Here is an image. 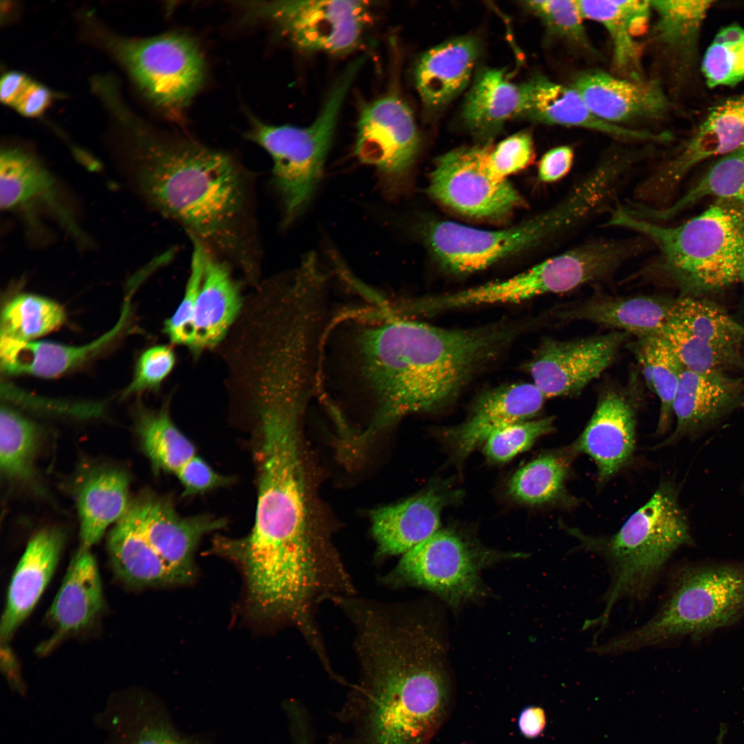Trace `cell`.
I'll return each mask as SVG.
<instances>
[{
  "mask_svg": "<svg viewBox=\"0 0 744 744\" xmlns=\"http://www.w3.org/2000/svg\"><path fill=\"white\" fill-rule=\"evenodd\" d=\"M258 419L253 527L242 538L215 539L214 547L241 570L250 610L265 615L291 614L324 595L335 581L330 576L335 575L323 566L311 533L300 415L270 409Z\"/></svg>",
  "mask_w": 744,
  "mask_h": 744,
  "instance_id": "obj_1",
  "label": "cell"
},
{
  "mask_svg": "<svg viewBox=\"0 0 744 744\" xmlns=\"http://www.w3.org/2000/svg\"><path fill=\"white\" fill-rule=\"evenodd\" d=\"M519 331V325L502 322L446 329L392 313L355 328L353 373L376 408L356 443L367 442L408 415L451 402Z\"/></svg>",
  "mask_w": 744,
  "mask_h": 744,
  "instance_id": "obj_2",
  "label": "cell"
},
{
  "mask_svg": "<svg viewBox=\"0 0 744 744\" xmlns=\"http://www.w3.org/2000/svg\"><path fill=\"white\" fill-rule=\"evenodd\" d=\"M133 149L128 174L143 201L257 281L262 258L251 172L230 154L187 138L141 135Z\"/></svg>",
  "mask_w": 744,
  "mask_h": 744,
  "instance_id": "obj_3",
  "label": "cell"
},
{
  "mask_svg": "<svg viewBox=\"0 0 744 744\" xmlns=\"http://www.w3.org/2000/svg\"><path fill=\"white\" fill-rule=\"evenodd\" d=\"M366 612L358 619L361 680L342 718L355 744H429L451 702L443 643L422 620Z\"/></svg>",
  "mask_w": 744,
  "mask_h": 744,
  "instance_id": "obj_4",
  "label": "cell"
},
{
  "mask_svg": "<svg viewBox=\"0 0 744 744\" xmlns=\"http://www.w3.org/2000/svg\"><path fill=\"white\" fill-rule=\"evenodd\" d=\"M603 225L631 231L650 242L657 254L641 271L673 284L682 295L699 296L738 281L744 205L717 200L701 214L670 226L636 218L619 203Z\"/></svg>",
  "mask_w": 744,
  "mask_h": 744,
  "instance_id": "obj_5",
  "label": "cell"
},
{
  "mask_svg": "<svg viewBox=\"0 0 744 744\" xmlns=\"http://www.w3.org/2000/svg\"><path fill=\"white\" fill-rule=\"evenodd\" d=\"M567 531L578 540L579 549L605 561L610 575L601 612L582 626L583 630L594 631V640L608 625L616 604L645 601L674 553L692 543L678 488L670 481L661 482L648 501L612 535L595 537L573 528Z\"/></svg>",
  "mask_w": 744,
  "mask_h": 744,
  "instance_id": "obj_6",
  "label": "cell"
},
{
  "mask_svg": "<svg viewBox=\"0 0 744 744\" xmlns=\"http://www.w3.org/2000/svg\"><path fill=\"white\" fill-rule=\"evenodd\" d=\"M744 619V563L681 565L671 572L654 614L645 622L592 645L598 656H616L698 639Z\"/></svg>",
  "mask_w": 744,
  "mask_h": 744,
  "instance_id": "obj_7",
  "label": "cell"
},
{
  "mask_svg": "<svg viewBox=\"0 0 744 744\" xmlns=\"http://www.w3.org/2000/svg\"><path fill=\"white\" fill-rule=\"evenodd\" d=\"M606 200L592 180L581 178L555 205L513 227L484 230L451 221L429 224L426 240L447 271H478L510 255L570 237L605 213Z\"/></svg>",
  "mask_w": 744,
  "mask_h": 744,
  "instance_id": "obj_8",
  "label": "cell"
},
{
  "mask_svg": "<svg viewBox=\"0 0 744 744\" xmlns=\"http://www.w3.org/2000/svg\"><path fill=\"white\" fill-rule=\"evenodd\" d=\"M364 61L363 57L358 58L345 68L309 125L252 121L246 136L272 160V182L281 199L285 225L292 222L311 198L322 176L342 103Z\"/></svg>",
  "mask_w": 744,
  "mask_h": 744,
  "instance_id": "obj_9",
  "label": "cell"
},
{
  "mask_svg": "<svg viewBox=\"0 0 744 744\" xmlns=\"http://www.w3.org/2000/svg\"><path fill=\"white\" fill-rule=\"evenodd\" d=\"M637 255L631 238L590 239L511 278L451 293L447 303L453 309L568 292L609 278Z\"/></svg>",
  "mask_w": 744,
  "mask_h": 744,
  "instance_id": "obj_10",
  "label": "cell"
},
{
  "mask_svg": "<svg viewBox=\"0 0 744 744\" xmlns=\"http://www.w3.org/2000/svg\"><path fill=\"white\" fill-rule=\"evenodd\" d=\"M517 557L471 544L450 530L439 529L402 555L394 572L401 584L428 590L457 608L486 595L482 572Z\"/></svg>",
  "mask_w": 744,
  "mask_h": 744,
  "instance_id": "obj_11",
  "label": "cell"
},
{
  "mask_svg": "<svg viewBox=\"0 0 744 744\" xmlns=\"http://www.w3.org/2000/svg\"><path fill=\"white\" fill-rule=\"evenodd\" d=\"M371 2L353 0L273 1L245 7L270 22L297 50L343 55L362 43L371 21Z\"/></svg>",
  "mask_w": 744,
  "mask_h": 744,
  "instance_id": "obj_12",
  "label": "cell"
},
{
  "mask_svg": "<svg viewBox=\"0 0 744 744\" xmlns=\"http://www.w3.org/2000/svg\"><path fill=\"white\" fill-rule=\"evenodd\" d=\"M114 50L138 86L168 112L181 111L203 83V54L185 35L168 33L121 41Z\"/></svg>",
  "mask_w": 744,
  "mask_h": 744,
  "instance_id": "obj_13",
  "label": "cell"
},
{
  "mask_svg": "<svg viewBox=\"0 0 744 744\" xmlns=\"http://www.w3.org/2000/svg\"><path fill=\"white\" fill-rule=\"evenodd\" d=\"M490 148L488 144L465 147L440 156L430 174L431 196L464 216L490 220H501L521 206L523 198L513 186L488 171Z\"/></svg>",
  "mask_w": 744,
  "mask_h": 744,
  "instance_id": "obj_14",
  "label": "cell"
},
{
  "mask_svg": "<svg viewBox=\"0 0 744 744\" xmlns=\"http://www.w3.org/2000/svg\"><path fill=\"white\" fill-rule=\"evenodd\" d=\"M356 132L355 156L375 168L388 196L395 194L420 148L411 110L396 94L380 97L362 107Z\"/></svg>",
  "mask_w": 744,
  "mask_h": 744,
  "instance_id": "obj_15",
  "label": "cell"
},
{
  "mask_svg": "<svg viewBox=\"0 0 744 744\" xmlns=\"http://www.w3.org/2000/svg\"><path fill=\"white\" fill-rule=\"evenodd\" d=\"M743 145L744 92L713 107L676 154L639 183L634 195L645 205L664 207L668 198L693 167Z\"/></svg>",
  "mask_w": 744,
  "mask_h": 744,
  "instance_id": "obj_16",
  "label": "cell"
},
{
  "mask_svg": "<svg viewBox=\"0 0 744 744\" xmlns=\"http://www.w3.org/2000/svg\"><path fill=\"white\" fill-rule=\"evenodd\" d=\"M630 335L614 331L567 340L545 338L524 369L546 399L574 396L613 363Z\"/></svg>",
  "mask_w": 744,
  "mask_h": 744,
  "instance_id": "obj_17",
  "label": "cell"
},
{
  "mask_svg": "<svg viewBox=\"0 0 744 744\" xmlns=\"http://www.w3.org/2000/svg\"><path fill=\"white\" fill-rule=\"evenodd\" d=\"M0 204L2 210L20 213L33 225L37 212L54 219L72 237H86L56 177L32 154L17 148L0 156Z\"/></svg>",
  "mask_w": 744,
  "mask_h": 744,
  "instance_id": "obj_18",
  "label": "cell"
},
{
  "mask_svg": "<svg viewBox=\"0 0 744 744\" xmlns=\"http://www.w3.org/2000/svg\"><path fill=\"white\" fill-rule=\"evenodd\" d=\"M139 528L179 584L196 575L194 553L205 535L221 529L226 521L209 514L182 516L165 496L144 493L132 501Z\"/></svg>",
  "mask_w": 744,
  "mask_h": 744,
  "instance_id": "obj_19",
  "label": "cell"
},
{
  "mask_svg": "<svg viewBox=\"0 0 744 744\" xmlns=\"http://www.w3.org/2000/svg\"><path fill=\"white\" fill-rule=\"evenodd\" d=\"M136 428L154 470L174 475L185 495L203 494L231 482L197 454L194 445L172 421L166 405L158 411L138 409Z\"/></svg>",
  "mask_w": 744,
  "mask_h": 744,
  "instance_id": "obj_20",
  "label": "cell"
},
{
  "mask_svg": "<svg viewBox=\"0 0 744 744\" xmlns=\"http://www.w3.org/2000/svg\"><path fill=\"white\" fill-rule=\"evenodd\" d=\"M590 112L611 125H628L662 118L670 101L660 79L634 81L602 70L579 72L570 85Z\"/></svg>",
  "mask_w": 744,
  "mask_h": 744,
  "instance_id": "obj_21",
  "label": "cell"
},
{
  "mask_svg": "<svg viewBox=\"0 0 744 744\" xmlns=\"http://www.w3.org/2000/svg\"><path fill=\"white\" fill-rule=\"evenodd\" d=\"M743 406V377L684 369L673 403L674 430L654 448L695 437Z\"/></svg>",
  "mask_w": 744,
  "mask_h": 744,
  "instance_id": "obj_22",
  "label": "cell"
},
{
  "mask_svg": "<svg viewBox=\"0 0 744 744\" xmlns=\"http://www.w3.org/2000/svg\"><path fill=\"white\" fill-rule=\"evenodd\" d=\"M521 85L524 94L522 115L533 121L594 131L623 142L655 144L668 140L664 133L614 125L597 118L570 85L541 75Z\"/></svg>",
  "mask_w": 744,
  "mask_h": 744,
  "instance_id": "obj_23",
  "label": "cell"
},
{
  "mask_svg": "<svg viewBox=\"0 0 744 744\" xmlns=\"http://www.w3.org/2000/svg\"><path fill=\"white\" fill-rule=\"evenodd\" d=\"M637 409L623 392L608 391L599 397L583 432L570 446L595 463L600 481H606L630 462L635 448Z\"/></svg>",
  "mask_w": 744,
  "mask_h": 744,
  "instance_id": "obj_24",
  "label": "cell"
},
{
  "mask_svg": "<svg viewBox=\"0 0 744 744\" xmlns=\"http://www.w3.org/2000/svg\"><path fill=\"white\" fill-rule=\"evenodd\" d=\"M64 540L61 530L48 528L29 541L9 585L0 626L2 642H8L35 607L56 570Z\"/></svg>",
  "mask_w": 744,
  "mask_h": 744,
  "instance_id": "obj_25",
  "label": "cell"
},
{
  "mask_svg": "<svg viewBox=\"0 0 744 744\" xmlns=\"http://www.w3.org/2000/svg\"><path fill=\"white\" fill-rule=\"evenodd\" d=\"M125 302L117 323L92 342L70 346L47 341H22L0 336L1 369L7 375L43 378L61 376L95 357L120 334L130 312Z\"/></svg>",
  "mask_w": 744,
  "mask_h": 744,
  "instance_id": "obj_26",
  "label": "cell"
},
{
  "mask_svg": "<svg viewBox=\"0 0 744 744\" xmlns=\"http://www.w3.org/2000/svg\"><path fill=\"white\" fill-rule=\"evenodd\" d=\"M546 399L533 382L502 385L485 392L476 402L468 419L451 431L457 452L467 455L496 431L533 419Z\"/></svg>",
  "mask_w": 744,
  "mask_h": 744,
  "instance_id": "obj_27",
  "label": "cell"
},
{
  "mask_svg": "<svg viewBox=\"0 0 744 744\" xmlns=\"http://www.w3.org/2000/svg\"><path fill=\"white\" fill-rule=\"evenodd\" d=\"M578 3L583 18L599 23L610 37L613 74L634 81L646 79L643 45L638 39L650 27L653 14L650 0H578Z\"/></svg>",
  "mask_w": 744,
  "mask_h": 744,
  "instance_id": "obj_28",
  "label": "cell"
},
{
  "mask_svg": "<svg viewBox=\"0 0 744 744\" xmlns=\"http://www.w3.org/2000/svg\"><path fill=\"white\" fill-rule=\"evenodd\" d=\"M676 298L661 295L600 296L559 310L564 321H587L634 335L658 334L670 320Z\"/></svg>",
  "mask_w": 744,
  "mask_h": 744,
  "instance_id": "obj_29",
  "label": "cell"
},
{
  "mask_svg": "<svg viewBox=\"0 0 744 744\" xmlns=\"http://www.w3.org/2000/svg\"><path fill=\"white\" fill-rule=\"evenodd\" d=\"M103 602L96 561L90 549L80 547L48 612L55 633L40 651L46 652L62 637L86 628L101 611Z\"/></svg>",
  "mask_w": 744,
  "mask_h": 744,
  "instance_id": "obj_30",
  "label": "cell"
},
{
  "mask_svg": "<svg viewBox=\"0 0 744 744\" xmlns=\"http://www.w3.org/2000/svg\"><path fill=\"white\" fill-rule=\"evenodd\" d=\"M444 499L429 490L373 510L371 531L380 553L404 555L439 530Z\"/></svg>",
  "mask_w": 744,
  "mask_h": 744,
  "instance_id": "obj_31",
  "label": "cell"
},
{
  "mask_svg": "<svg viewBox=\"0 0 744 744\" xmlns=\"http://www.w3.org/2000/svg\"><path fill=\"white\" fill-rule=\"evenodd\" d=\"M231 271L227 263L208 252L189 346L194 353L218 344L240 310V287Z\"/></svg>",
  "mask_w": 744,
  "mask_h": 744,
  "instance_id": "obj_32",
  "label": "cell"
},
{
  "mask_svg": "<svg viewBox=\"0 0 744 744\" xmlns=\"http://www.w3.org/2000/svg\"><path fill=\"white\" fill-rule=\"evenodd\" d=\"M479 54L473 38L463 37L436 45L424 53L415 70V82L423 103L439 107L468 85Z\"/></svg>",
  "mask_w": 744,
  "mask_h": 744,
  "instance_id": "obj_33",
  "label": "cell"
},
{
  "mask_svg": "<svg viewBox=\"0 0 744 744\" xmlns=\"http://www.w3.org/2000/svg\"><path fill=\"white\" fill-rule=\"evenodd\" d=\"M107 550L114 572L129 586L146 588L179 584L141 533L132 501L125 514L110 532Z\"/></svg>",
  "mask_w": 744,
  "mask_h": 744,
  "instance_id": "obj_34",
  "label": "cell"
},
{
  "mask_svg": "<svg viewBox=\"0 0 744 744\" xmlns=\"http://www.w3.org/2000/svg\"><path fill=\"white\" fill-rule=\"evenodd\" d=\"M130 478L123 471L105 468L88 475L76 495L82 548L90 549L127 512Z\"/></svg>",
  "mask_w": 744,
  "mask_h": 744,
  "instance_id": "obj_35",
  "label": "cell"
},
{
  "mask_svg": "<svg viewBox=\"0 0 744 744\" xmlns=\"http://www.w3.org/2000/svg\"><path fill=\"white\" fill-rule=\"evenodd\" d=\"M650 2L656 19L650 30V45L659 59L678 70L692 57L700 27L714 1Z\"/></svg>",
  "mask_w": 744,
  "mask_h": 744,
  "instance_id": "obj_36",
  "label": "cell"
},
{
  "mask_svg": "<svg viewBox=\"0 0 744 744\" xmlns=\"http://www.w3.org/2000/svg\"><path fill=\"white\" fill-rule=\"evenodd\" d=\"M521 85L511 82L505 72H480L465 100L463 118L469 129L483 140L491 138L509 119L522 116Z\"/></svg>",
  "mask_w": 744,
  "mask_h": 744,
  "instance_id": "obj_37",
  "label": "cell"
},
{
  "mask_svg": "<svg viewBox=\"0 0 744 744\" xmlns=\"http://www.w3.org/2000/svg\"><path fill=\"white\" fill-rule=\"evenodd\" d=\"M712 196L744 205V145L721 156L681 197L661 209L635 207L636 218L664 223L703 198Z\"/></svg>",
  "mask_w": 744,
  "mask_h": 744,
  "instance_id": "obj_38",
  "label": "cell"
},
{
  "mask_svg": "<svg viewBox=\"0 0 744 744\" xmlns=\"http://www.w3.org/2000/svg\"><path fill=\"white\" fill-rule=\"evenodd\" d=\"M575 454L570 447L539 455L518 469L508 484L510 495L530 505L574 504L566 489L570 462Z\"/></svg>",
  "mask_w": 744,
  "mask_h": 744,
  "instance_id": "obj_39",
  "label": "cell"
},
{
  "mask_svg": "<svg viewBox=\"0 0 744 744\" xmlns=\"http://www.w3.org/2000/svg\"><path fill=\"white\" fill-rule=\"evenodd\" d=\"M41 435L33 420L8 405L1 406L0 466L5 478L22 484L34 481Z\"/></svg>",
  "mask_w": 744,
  "mask_h": 744,
  "instance_id": "obj_40",
  "label": "cell"
},
{
  "mask_svg": "<svg viewBox=\"0 0 744 744\" xmlns=\"http://www.w3.org/2000/svg\"><path fill=\"white\" fill-rule=\"evenodd\" d=\"M670 320L694 336L709 342L741 349L744 325L716 303L695 296L676 298Z\"/></svg>",
  "mask_w": 744,
  "mask_h": 744,
  "instance_id": "obj_41",
  "label": "cell"
},
{
  "mask_svg": "<svg viewBox=\"0 0 744 744\" xmlns=\"http://www.w3.org/2000/svg\"><path fill=\"white\" fill-rule=\"evenodd\" d=\"M65 319L64 309L55 301L35 294L20 293L2 309L0 336L33 340L59 329Z\"/></svg>",
  "mask_w": 744,
  "mask_h": 744,
  "instance_id": "obj_42",
  "label": "cell"
},
{
  "mask_svg": "<svg viewBox=\"0 0 744 744\" xmlns=\"http://www.w3.org/2000/svg\"><path fill=\"white\" fill-rule=\"evenodd\" d=\"M661 336L685 369L697 372L744 371V356L741 349L719 346L701 340L682 327L669 320L660 330Z\"/></svg>",
  "mask_w": 744,
  "mask_h": 744,
  "instance_id": "obj_43",
  "label": "cell"
},
{
  "mask_svg": "<svg viewBox=\"0 0 744 744\" xmlns=\"http://www.w3.org/2000/svg\"><path fill=\"white\" fill-rule=\"evenodd\" d=\"M634 343L650 362L653 391L660 402L655 433L663 435L669 430L674 417V400L684 367L667 342L658 334L639 337Z\"/></svg>",
  "mask_w": 744,
  "mask_h": 744,
  "instance_id": "obj_44",
  "label": "cell"
},
{
  "mask_svg": "<svg viewBox=\"0 0 744 744\" xmlns=\"http://www.w3.org/2000/svg\"><path fill=\"white\" fill-rule=\"evenodd\" d=\"M702 72L710 87L733 86L744 79V28L724 27L716 34L702 61Z\"/></svg>",
  "mask_w": 744,
  "mask_h": 744,
  "instance_id": "obj_45",
  "label": "cell"
},
{
  "mask_svg": "<svg viewBox=\"0 0 744 744\" xmlns=\"http://www.w3.org/2000/svg\"><path fill=\"white\" fill-rule=\"evenodd\" d=\"M524 4L550 35L575 50L596 52L585 28L578 0H535Z\"/></svg>",
  "mask_w": 744,
  "mask_h": 744,
  "instance_id": "obj_46",
  "label": "cell"
},
{
  "mask_svg": "<svg viewBox=\"0 0 744 744\" xmlns=\"http://www.w3.org/2000/svg\"><path fill=\"white\" fill-rule=\"evenodd\" d=\"M554 417L531 419L510 424L492 434L484 452L491 461L504 463L529 449L541 437L555 430Z\"/></svg>",
  "mask_w": 744,
  "mask_h": 744,
  "instance_id": "obj_47",
  "label": "cell"
},
{
  "mask_svg": "<svg viewBox=\"0 0 744 744\" xmlns=\"http://www.w3.org/2000/svg\"><path fill=\"white\" fill-rule=\"evenodd\" d=\"M192 244L190 271L184 295L173 315L165 320L163 328L171 342L188 347L191 341L195 305L208 254L207 250L200 243L192 241Z\"/></svg>",
  "mask_w": 744,
  "mask_h": 744,
  "instance_id": "obj_48",
  "label": "cell"
},
{
  "mask_svg": "<svg viewBox=\"0 0 744 744\" xmlns=\"http://www.w3.org/2000/svg\"><path fill=\"white\" fill-rule=\"evenodd\" d=\"M535 156L532 136L528 132L516 133L490 147L486 163L488 171L499 179L528 166Z\"/></svg>",
  "mask_w": 744,
  "mask_h": 744,
  "instance_id": "obj_49",
  "label": "cell"
},
{
  "mask_svg": "<svg viewBox=\"0 0 744 744\" xmlns=\"http://www.w3.org/2000/svg\"><path fill=\"white\" fill-rule=\"evenodd\" d=\"M176 355L167 345L148 348L139 356L131 382L124 391V395L158 389L173 370Z\"/></svg>",
  "mask_w": 744,
  "mask_h": 744,
  "instance_id": "obj_50",
  "label": "cell"
},
{
  "mask_svg": "<svg viewBox=\"0 0 744 744\" xmlns=\"http://www.w3.org/2000/svg\"><path fill=\"white\" fill-rule=\"evenodd\" d=\"M126 744H197L182 737L165 716L142 705L137 710Z\"/></svg>",
  "mask_w": 744,
  "mask_h": 744,
  "instance_id": "obj_51",
  "label": "cell"
},
{
  "mask_svg": "<svg viewBox=\"0 0 744 744\" xmlns=\"http://www.w3.org/2000/svg\"><path fill=\"white\" fill-rule=\"evenodd\" d=\"M574 161V149L568 145L549 149L542 156L539 163V180L545 183H552L563 179L571 171Z\"/></svg>",
  "mask_w": 744,
  "mask_h": 744,
  "instance_id": "obj_52",
  "label": "cell"
},
{
  "mask_svg": "<svg viewBox=\"0 0 744 744\" xmlns=\"http://www.w3.org/2000/svg\"><path fill=\"white\" fill-rule=\"evenodd\" d=\"M51 99L48 88L32 81L12 107L23 116H37L45 110Z\"/></svg>",
  "mask_w": 744,
  "mask_h": 744,
  "instance_id": "obj_53",
  "label": "cell"
},
{
  "mask_svg": "<svg viewBox=\"0 0 744 744\" xmlns=\"http://www.w3.org/2000/svg\"><path fill=\"white\" fill-rule=\"evenodd\" d=\"M32 80L18 72L6 73L0 83V97L6 105L13 107Z\"/></svg>",
  "mask_w": 744,
  "mask_h": 744,
  "instance_id": "obj_54",
  "label": "cell"
},
{
  "mask_svg": "<svg viewBox=\"0 0 744 744\" xmlns=\"http://www.w3.org/2000/svg\"><path fill=\"white\" fill-rule=\"evenodd\" d=\"M546 717L544 710L539 707L530 706L519 714L518 726L521 733L526 737L534 738L544 730Z\"/></svg>",
  "mask_w": 744,
  "mask_h": 744,
  "instance_id": "obj_55",
  "label": "cell"
},
{
  "mask_svg": "<svg viewBox=\"0 0 744 744\" xmlns=\"http://www.w3.org/2000/svg\"><path fill=\"white\" fill-rule=\"evenodd\" d=\"M289 716L292 730L293 744H312L302 712L294 711Z\"/></svg>",
  "mask_w": 744,
  "mask_h": 744,
  "instance_id": "obj_56",
  "label": "cell"
},
{
  "mask_svg": "<svg viewBox=\"0 0 744 744\" xmlns=\"http://www.w3.org/2000/svg\"><path fill=\"white\" fill-rule=\"evenodd\" d=\"M738 282H741L744 286V257L740 268Z\"/></svg>",
  "mask_w": 744,
  "mask_h": 744,
  "instance_id": "obj_57",
  "label": "cell"
}]
</instances>
